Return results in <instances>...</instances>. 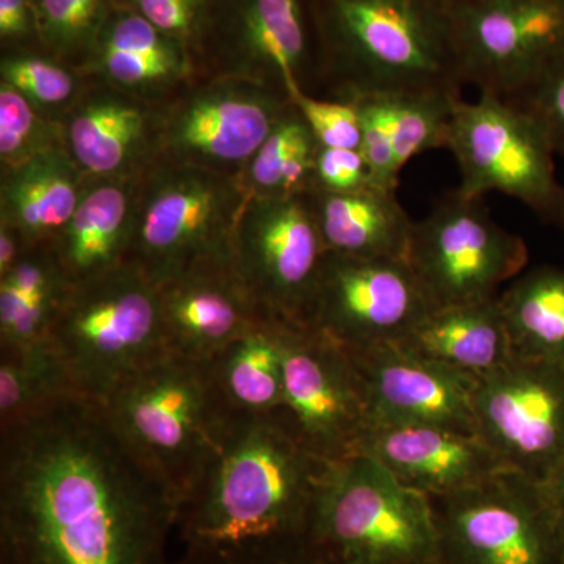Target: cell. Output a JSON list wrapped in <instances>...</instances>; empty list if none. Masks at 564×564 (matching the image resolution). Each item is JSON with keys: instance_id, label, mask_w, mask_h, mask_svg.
<instances>
[{"instance_id": "cell-19", "label": "cell", "mask_w": 564, "mask_h": 564, "mask_svg": "<svg viewBox=\"0 0 564 564\" xmlns=\"http://www.w3.org/2000/svg\"><path fill=\"white\" fill-rule=\"evenodd\" d=\"M359 454L378 459L430 499L452 496L507 469L477 433L432 423H378Z\"/></svg>"}, {"instance_id": "cell-28", "label": "cell", "mask_w": 564, "mask_h": 564, "mask_svg": "<svg viewBox=\"0 0 564 564\" xmlns=\"http://www.w3.org/2000/svg\"><path fill=\"white\" fill-rule=\"evenodd\" d=\"M497 300L514 356L564 366V269L524 270Z\"/></svg>"}, {"instance_id": "cell-32", "label": "cell", "mask_w": 564, "mask_h": 564, "mask_svg": "<svg viewBox=\"0 0 564 564\" xmlns=\"http://www.w3.org/2000/svg\"><path fill=\"white\" fill-rule=\"evenodd\" d=\"M110 0H33L36 32L58 55H90L104 22L110 14Z\"/></svg>"}, {"instance_id": "cell-38", "label": "cell", "mask_w": 564, "mask_h": 564, "mask_svg": "<svg viewBox=\"0 0 564 564\" xmlns=\"http://www.w3.org/2000/svg\"><path fill=\"white\" fill-rule=\"evenodd\" d=\"M507 101L540 122L556 155L564 159V51L527 90Z\"/></svg>"}, {"instance_id": "cell-2", "label": "cell", "mask_w": 564, "mask_h": 564, "mask_svg": "<svg viewBox=\"0 0 564 564\" xmlns=\"http://www.w3.org/2000/svg\"><path fill=\"white\" fill-rule=\"evenodd\" d=\"M328 464L304 444L288 411L232 413L202 480L182 505V543L239 552L307 540Z\"/></svg>"}, {"instance_id": "cell-9", "label": "cell", "mask_w": 564, "mask_h": 564, "mask_svg": "<svg viewBox=\"0 0 564 564\" xmlns=\"http://www.w3.org/2000/svg\"><path fill=\"white\" fill-rule=\"evenodd\" d=\"M441 564H564L551 489L514 470L432 499Z\"/></svg>"}, {"instance_id": "cell-12", "label": "cell", "mask_w": 564, "mask_h": 564, "mask_svg": "<svg viewBox=\"0 0 564 564\" xmlns=\"http://www.w3.org/2000/svg\"><path fill=\"white\" fill-rule=\"evenodd\" d=\"M475 430L507 469L554 489L564 475V366L518 358L478 378Z\"/></svg>"}, {"instance_id": "cell-36", "label": "cell", "mask_w": 564, "mask_h": 564, "mask_svg": "<svg viewBox=\"0 0 564 564\" xmlns=\"http://www.w3.org/2000/svg\"><path fill=\"white\" fill-rule=\"evenodd\" d=\"M361 117V151L375 187L397 192L400 170L393 143L392 96H367L356 99Z\"/></svg>"}, {"instance_id": "cell-43", "label": "cell", "mask_w": 564, "mask_h": 564, "mask_svg": "<svg viewBox=\"0 0 564 564\" xmlns=\"http://www.w3.org/2000/svg\"><path fill=\"white\" fill-rule=\"evenodd\" d=\"M28 251L20 234L0 223V278L6 276Z\"/></svg>"}, {"instance_id": "cell-25", "label": "cell", "mask_w": 564, "mask_h": 564, "mask_svg": "<svg viewBox=\"0 0 564 564\" xmlns=\"http://www.w3.org/2000/svg\"><path fill=\"white\" fill-rule=\"evenodd\" d=\"M158 122L126 93H99L82 101L65 128V144L85 176L132 177Z\"/></svg>"}, {"instance_id": "cell-21", "label": "cell", "mask_w": 564, "mask_h": 564, "mask_svg": "<svg viewBox=\"0 0 564 564\" xmlns=\"http://www.w3.org/2000/svg\"><path fill=\"white\" fill-rule=\"evenodd\" d=\"M139 188L133 177L95 180L87 185L68 225L50 245L69 285L128 261Z\"/></svg>"}, {"instance_id": "cell-10", "label": "cell", "mask_w": 564, "mask_h": 564, "mask_svg": "<svg viewBox=\"0 0 564 564\" xmlns=\"http://www.w3.org/2000/svg\"><path fill=\"white\" fill-rule=\"evenodd\" d=\"M408 263L432 307L491 302L529 263V248L481 199L448 192L414 221Z\"/></svg>"}, {"instance_id": "cell-31", "label": "cell", "mask_w": 564, "mask_h": 564, "mask_svg": "<svg viewBox=\"0 0 564 564\" xmlns=\"http://www.w3.org/2000/svg\"><path fill=\"white\" fill-rule=\"evenodd\" d=\"M462 93L437 90L392 96L393 143L400 172L414 158L445 150L456 102Z\"/></svg>"}, {"instance_id": "cell-17", "label": "cell", "mask_w": 564, "mask_h": 564, "mask_svg": "<svg viewBox=\"0 0 564 564\" xmlns=\"http://www.w3.org/2000/svg\"><path fill=\"white\" fill-rule=\"evenodd\" d=\"M229 77L256 82L293 101L318 80L311 0H223L212 22Z\"/></svg>"}, {"instance_id": "cell-24", "label": "cell", "mask_w": 564, "mask_h": 564, "mask_svg": "<svg viewBox=\"0 0 564 564\" xmlns=\"http://www.w3.org/2000/svg\"><path fill=\"white\" fill-rule=\"evenodd\" d=\"M326 251L366 259H402L414 221L397 192L367 187L345 193H306Z\"/></svg>"}, {"instance_id": "cell-14", "label": "cell", "mask_w": 564, "mask_h": 564, "mask_svg": "<svg viewBox=\"0 0 564 564\" xmlns=\"http://www.w3.org/2000/svg\"><path fill=\"white\" fill-rule=\"evenodd\" d=\"M285 411L325 462L359 454L372 426L362 375L350 350L313 328L282 326Z\"/></svg>"}, {"instance_id": "cell-20", "label": "cell", "mask_w": 564, "mask_h": 564, "mask_svg": "<svg viewBox=\"0 0 564 564\" xmlns=\"http://www.w3.org/2000/svg\"><path fill=\"white\" fill-rule=\"evenodd\" d=\"M166 350L209 362L267 318L232 263L199 267L161 288Z\"/></svg>"}, {"instance_id": "cell-44", "label": "cell", "mask_w": 564, "mask_h": 564, "mask_svg": "<svg viewBox=\"0 0 564 564\" xmlns=\"http://www.w3.org/2000/svg\"><path fill=\"white\" fill-rule=\"evenodd\" d=\"M552 496H554L556 513H558L560 529H562L564 540V475L562 480L555 485L552 489Z\"/></svg>"}, {"instance_id": "cell-7", "label": "cell", "mask_w": 564, "mask_h": 564, "mask_svg": "<svg viewBox=\"0 0 564 564\" xmlns=\"http://www.w3.org/2000/svg\"><path fill=\"white\" fill-rule=\"evenodd\" d=\"M248 192L237 177L165 162L141 184L128 261L159 288L199 267L234 262Z\"/></svg>"}, {"instance_id": "cell-34", "label": "cell", "mask_w": 564, "mask_h": 564, "mask_svg": "<svg viewBox=\"0 0 564 564\" xmlns=\"http://www.w3.org/2000/svg\"><path fill=\"white\" fill-rule=\"evenodd\" d=\"M35 106L10 85L0 84V161L3 172L21 165L40 152L58 147L51 126L41 120Z\"/></svg>"}, {"instance_id": "cell-11", "label": "cell", "mask_w": 564, "mask_h": 564, "mask_svg": "<svg viewBox=\"0 0 564 564\" xmlns=\"http://www.w3.org/2000/svg\"><path fill=\"white\" fill-rule=\"evenodd\" d=\"M306 193L248 196L234 242V269L270 321L310 328L326 258Z\"/></svg>"}, {"instance_id": "cell-5", "label": "cell", "mask_w": 564, "mask_h": 564, "mask_svg": "<svg viewBox=\"0 0 564 564\" xmlns=\"http://www.w3.org/2000/svg\"><path fill=\"white\" fill-rule=\"evenodd\" d=\"M50 343L74 391L106 402L129 375L166 351L161 288L132 262L70 285Z\"/></svg>"}, {"instance_id": "cell-8", "label": "cell", "mask_w": 564, "mask_h": 564, "mask_svg": "<svg viewBox=\"0 0 564 564\" xmlns=\"http://www.w3.org/2000/svg\"><path fill=\"white\" fill-rule=\"evenodd\" d=\"M462 181L456 192L481 199L499 192L524 204L545 225L564 228V187L556 180L555 151L529 111L478 93L456 102L447 147Z\"/></svg>"}, {"instance_id": "cell-22", "label": "cell", "mask_w": 564, "mask_h": 564, "mask_svg": "<svg viewBox=\"0 0 564 564\" xmlns=\"http://www.w3.org/2000/svg\"><path fill=\"white\" fill-rule=\"evenodd\" d=\"M131 7L111 10L88 55L93 69L131 96L155 95L191 73V54Z\"/></svg>"}, {"instance_id": "cell-13", "label": "cell", "mask_w": 564, "mask_h": 564, "mask_svg": "<svg viewBox=\"0 0 564 564\" xmlns=\"http://www.w3.org/2000/svg\"><path fill=\"white\" fill-rule=\"evenodd\" d=\"M464 85L521 95L564 51V0L448 2Z\"/></svg>"}, {"instance_id": "cell-35", "label": "cell", "mask_w": 564, "mask_h": 564, "mask_svg": "<svg viewBox=\"0 0 564 564\" xmlns=\"http://www.w3.org/2000/svg\"><path fill=\"white\" fill-rule=\"evenodd\" d=\"M3 84L29 99L36 107H57L68 102L76 93L74 74L61 63L32 54L3 57L0 63Z\"/></svg>"}, {"instance_id": "cell-27", "label": "cell", "mask_w": 564, "mask_h": 564, "mask_svg": "<svg viewBox=\"0 0 564 564\" xmlns=\"http://www.w3.org/2000/svg\"><path fill=\"white\" fill-rule=\"evenodd\" d=\"M282 326L262 323L212 359L215 383L232 413L285 410Z\"/></svg>"}, {"instance_id": "cell-6", "label": "cell", "mask_w": 564, "mask_h": 564, "mask_svg": "<svg viewBox=\"0 0 564 564\" xmlns=\"http://www.w3.org/2000/svg\"><path fill=\"white\" fill-rule=\"evenodd\" d=\"M310 540L337 564H441L432 499L367 454L328 464Z\"/></svg>"}, {"instance_id": "cell-39", "label": "cell", "mask_w": 564, "mask_h": 564, "mask_svg": "<svg viewBox=\"0 0 564 564\" xmlns=\"http://www.w3.org/2000/svg\"><path fill=\"white\" fill-rule=\"evenodd\" d=\"M128 7L191 50L210 24L215 0H128Z\"/></svg>"}, {"instance_id": "cell-18", "label": "cell", "mask_w": 564, "mask_h": 564, "mask_svg": "<svg viewBox=\"0 0 564 564\" xmlns=\"http://www.w3.org/2000/svg\"><path fill=\"white\" fill-rule=\"evenodd\" d=\"M348 350L366 383L372 426L432 423L477 433L474 397L478 378L430 361L397 344Z\"/></svg>"}, {"instance_id": "cell-1", "label": "cell", "mask_w": 564, "mask_h": 564, "mask_svg": "<svg viewBox=\"0 0 564 564\" xmlns=\"http://www.w3.org/2000/svg\"><path fill=\"white\" fill-rule=\"evenodd\" d=\"M180 514L95 400L0 425V564H172Z\"/></svg>"}, {"instance_id": "cell-16", "label": "cell", "mask_w": 564, "mask_h": 564, "mask_svg": "<svg viewBox=\"0 0 564 564\" xmlns=\"http://www.w3.org/2000/svg\"><path fill=\"white\" fill-rule=\"evenodd\" d=\"M432 310L408 261L326 252L310 328L348 348L397 344Z\"/></svg>"}, {"instance_id": "cell-37", "label": "cell", "mask_w": 564, "mask_h": 564, "mask_svg": "<svg viewBox=\"0 0 564 564\" xmlns=\"http://www.w3.org/2000/svg\"><path fill=\"white\" fill-rule=\"evenodd\" d=\"M292 104L303 115L318 147L361 150V117L356 101H323L302 93Z\"/></svg>"}, {"instance_id": "cell-33", "label": "cell", "mask_w": 564, "mask_h": 564, "mask_svg": "<svg viewBox=\"0 0 564 564\" xmlns=\"http://www.w3.org/2000/svg\"><path fill=\"white\" fill-rule=\"evenodd\" d=\"M69 288L65 291L28 293L0 282V350H17L47 343Z\"/></svg>"}, {"instance_id": "cell-41", "label": "cell", "mask_w": 564, "mask_h": 564, "mask_svg": "<svg viewBox=\"0 0 564 564\" xmlns=\"http://www.w3.org/2000/svg\"><path fill=\"white\" fill-rule=\"evenodd\" d=\"M372 185V174L361 151L317 148L313 177H311V187L307 193L355 192Z\"/></svg>"}, {"instance_id": "cell-23", "label": "cell", "mask_w": 564, "mask_h": 564, "mask_svg": "<svg viewBox=\"0 0 564 564\" xmlns=\"http://www.w3.org/2000/svg\"><path fill=\"white\" fill-rule=\"evenodd\" d=\"M62 144L3 172L2 225L20 234L29 250L50 247L63 231L88 184Z\"/></svg>"}, {"instance_id": "cell-45", "label": "cell", "mask_w": 564, "mask_h": 564, "mask_svg": "<svg viewBox=\"0 0 564 564\" xmlns=\"http://www.w3.org/2000/svg\"><path fill=\"white\" fill-rule=\"evenodd\" d=\"M447 2H459V0H447Z\"/></svg>"}, {"instance_id": "cell-3", "label": "cell", "mask_w": 564, "mask_h": 564, "mask_svg": "<svg viewBox=\"0 0 564 564\" xmlns=\"http://www.w3.org/2000/svg\"><path fill=\"white\" fill-rule=\"evenodd\" d=\"M318 80L337 99L459 91L447 0H311Z\"/></svg>"}, {"instance_id": "cell-42", "label": "cell", "mask_w": 564, "mask_h": 564, "mask_svg": "<svg viewBox=\"0 0 564 564\" xmlns=\"http://www.w3.org/2000/svg\"><path fill=\"white\" fill-rule=\"evenodd\" d=\"M36 31L33 0H0V36L3 41L22 40Z\"/></svg>"}, {"instance_id": "cell-29", "label": "cell", "mask_w": 564, "mask_h": 564, "mask_svg": "<svg viewBox=\"0 0 564 564\" xmlns=\"http://www.w3.org/2000/svg\"><path fill=\"white\" fill-rule=\"evenodd\" d=\"M315 141L310 126L293 104L274 126L247 166L248 196L302 195L310 192Z\"/></svg>"}, {"instance_id": "cell-4", "label": "cell", "mask_w": 564, "mask_h": 564, "mask_svg": "<svg viewBox=\"0 0 564 564\" xmlns=\"http://www.w3.org/2000/svg\"><path fill=\"white\" fill-rule=\"evenodd\" d=\"M101 404L126 447L181 508L202 480L232 415L210 361L169 350L129 375Z\"/></svg>"}, {"instance_id": "cell-15", "label": "cell", "mask_w": 564, "mask_h": 564, "mask_svg": "<svg viewBox=\"0 0 564 564\" xmlns=\"http://www.w3.org/2000/svg\"><path fill=\"white\" fill-rule=\"evenodd\" d=\"M291 101L256 82L226 76L174 104L158 124L166 162L234 176L262 147Z\"/></svg>"}, {"instance_id": "cell-26", "label": "cell", "mask_w": 564, "mask_h": 564, "mask_svg": "<svg viewBox=\"0 0 564 564\" xmlns=\"http://www.w3.org/2000/svg\"><path fill=\"white\" fill-rule=\"evenodd\" d=\"M397 345L475 378L485 377L514 358L497 299L434 307Z\"/></svg>"}, {"instance_id": "cell-40", "label": "cell", "mask_w": 564, "mask_h": 564, "mask_svg": "<svg viewBox=\"0 0 564 564\" xmlns=\"http://www.w3.org/2000/svg\"><path fill=\"white\" fill-rule=\"evenodd\" d=\"M172 564H337L332 556L307 540L274 545V547L250 549L239 552L199 551L185 549L184 555Z\"/></svg>"}, {"instance_id": "cell-30", "label": "cell", "mask_w": 564, "mask_h": 564, "mask_svg": "<svg viewBox=\"0 0 564 564\" xmlns=\"http://www.w3.org/2000/svg\"><path fill=\"white\" fill-rule=\"evenodd\" d=\"M70 393L77 392L50 340L0 350V425L20 421Z\"/></svg>"}]
</instances>
